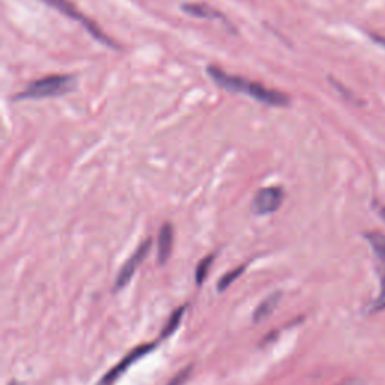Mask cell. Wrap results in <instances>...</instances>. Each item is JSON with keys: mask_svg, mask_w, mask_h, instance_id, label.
I'll return each instance as SVG.
<instances>
[{"mask_svg": "<svg viewBox=\"0 0 385 385\" xmlns=\"http://www.w3.org/2000/svg\"><path fill=\"white\" fill-rule=\"evenodd\" d=\"M244 268H246V267H240V268H236V270H233V271H229L228 274L223 275V278H221L220 283H218V289H220V290H224L226 288L231 286V285L236 280V278L243 274Z\"/></svg>", "mask_w": 385, "mask_h": 385, "instance_id": "4fadbf2b", "label": "cell"}, {"mask_svg": "<svg viewBox=\"0 0 385 385\" xmlns=\"http://www.w3.org/2000/svg\"><path fill=\"white\" fill-rule=\"evenodd\" d=\"M184 313H185V305H182V307H179L178 310H175L174 313H172V316H170V320H169L167 325L163 328V333H162L163 337H169V336H172V334L175 333L176 328H178L179 324H181V320H182Z\"/></svg>", "mask_w": 385, "mask_h": 385, "instance_id": "30bf717a", "label": "cell"}, {"mask_svg": "<svg viewBox=\"0 0 385 385\" xmlns=\"http://www.w3.org/2000/svg\"><path fill=\"white\" fill-rule=\"evenodd\" d=\"M283 202V190L280 187L263 189L253 199V211L258 216H268L280 208Z\"/></svg>", "mask_w": 385, "mask_h": 385, "instance_id": "277c9868", "label": "cell"}, {"mask_svg": "<svg viewBox=\"0 0 385 385\" xmlns=\"http://www.w3.org/2000/svg\"><path fill=\"white\" fill-rule=\"evenodd\" d=\"M184 9L187 11L189 14L196 16V17H206V19H216V17H218V14H217L216 11H212V9H209L208 6H204V5H201V6H199V5H189L187 6V5H185Z\"/></svg>", "mask_w": 385, "mask_h": 385, "instance_id": "8fae6325", "label": "cell"}, {"mask_svg": "<svg viewBox=\"0 0 385 385\" xmlns=\"http://www.w3.org/2000/svg\"><path fill=\"white\" fill-rule=\"evenodd\" d=\"M376 41H378V44L385 46V39H382V38H376Z\"/></svg>", "mask_w": 385, "mask_h": 385, "instance_id": "e0dca14e", "label": "cell"}, {"mask_svg": "<svg viewBox=\"0 0 385 385\" xmlns=\"http://www.w3.org/2000/svg\"><path fill=\"white\" fill-rule=\"evenodd\" d=\"M191 367H193V366H189L187 369L182 370L181 374H178V375H176L174 379H172V382H170L169 385H181V384H184V382H185V379H187V378H189V375H190Z\"/></svg>", "mask_w": 385, "mask_h": 385, "instance_id": "9a60e30c", "label": "cell"}, {"mask_svg": "<svg viewBox=\"0 0 385 385\" xmlns=\"http://www.w3.org/2000/svg\"><path fill=\"white\" fill-rule=\"evenodd\" d=\"M385 310V274L381 275V292L378 300L371 305V313H378Z\"/></svg>", "mask_w": 385, "mask_h": 385, "instance_id": "5bb4252c", "label": "cell"}, {"mask_svg": "<svg viewBox=\"0 0 385 385\" xmlns=\"http://www.w3.org/2000/svg\"><path fill=\"white\" fill-rule=\"evenodd\" d=\"M208 73H209L212 80L216 82V85H218L220 88H223L226 90L235 92V94L248 95L250 98H253L259 102L275 105V107H285V105L289 104L288 97L285 94H282V92L260 86L259 83L247 80V78L226 74L220 68H214V66L209 68Z\"/></svg>", "mask_w": 385, "mask_h": 385, "instance_id": "6da1fadb", "label": "cell"}, {"mask_svg": "<svg viewBox=\"0 0 385 385\" xmlns=\"http://www.w3.org/2000/svg\"><path fill=\"white\" fill-rule=\"evenodd\" d=\"M366 240L370 243L371 248H374L376 258L382 263H385V235L381 232H370L366 235Z\"/></svg>", "mask_w": 385, "mask_h": 385, "instance_id": "9c48e42d", "label": "cell"}, {"mask_svg": "<svg viewBox=\"0 0 385 385\" xmlns=\"http://www.w3.org/2000/svg\"><path fill=\"white\" fill-rule=\"evenodd\" d=\"M339 385H364V384L362 381H358V379H347V381L340 382Z\"/></svg>", "mask_w": 385, "mask_h": 385, "instance_id": "2e32d148", "label": "cell"}, {"mask_svg": "<svg viewBox=\"0 0 385 385\" xmlns=\"http://www.w3.org/2000/svg\"><path fill=\"white\" fill-rule=\"evenodd\" d=\"M149 248H151V240H146L144 243H142L139 246V248L135 251V255H132L125 262V265L121 268V271H119V274L116 277V289H122L130 283L132 275L136 274V270L139 268V265L142 263L144 256L148 255Z\"/></svg>", "mask_w": 385, "mask_h": 385, "instance_id": "5b68a950", "label": "cell"}, {"mask_svg": "<svg viewBox=\"0 0 385 385\" xmlns=\"http://www.w3.org/2000/svg\"><path fill=\"white\" fill-rule=\"evenodd\" d=\"M75 78L73 75H48L31 83L17 100H43L60 97L74 89Z\"/></svg>", "mask_w": 385, "mask_h": 385, "instance_id": "7a4b0ae2", "label": "cell"}, {"mask_svg": "<svg viewBox=\"0 0 385 385\" xmlns=\"http://www.w3.org/2000/svg\"><path fill=\"white\" fill-rule=\"evenodd\" d=\"M381 209H382V211H381V216L385 218V208H381Z\"/></svg>", "mask_w": 385, "mask_h": 385, "instance_id": "ac0fdd59", "label": "cell"}, {"mask_svg": "<svg viewBox=\"0 0 385 385\" xmlns=\"http://www.w3.org/2000/svg\"><path fill=\"white\" fill-rule=\"evenodd\" d=\"M43 2H46V4L50 5L51 8L58 9L59 12H62L63 16L70 17L71 20H75V21H78V23H82V26H85L86 31H88L89 33L94 35V38H97L98 41H101L102 44H105V46H112L110 39H109L107 36H105V35L97 28V24H94L92 21H89L85 16H82L80 12H78V11L68 2V0H43Z\"/></svg>", "mask_w": 385, "mask_h": 385, "instance_id": "3957f363", "label": "cell"}, {"mask_svg": "<svg viewBox=\"0 0 385 385\" xmlns=\"http://www.w3.org/2000/svg\"><path fill=\"white\" fill-rule=\"evenodd\" d=\"M280 297H282L280 292H277V294H273L271 297H268L263 302H260V305H259V307L255 312V321L256 322H260L262 320H265V317L270 316L275 310L278 301H280Z\"/></svg>", "mask_w": 385, "mask_h": 385, "instance_id": "ba28073f", "label": "cell"}, {"mask_svg": "<svg viewBox=\"0 0 385 385\" xmlns=\"http://www.w3.org/2000/svg\"><path fill=\"white\" fill-rule=\"evenodd\" d=\"M154 348H155V344L152 343V344H142V347L136 348L135 351H131L121 363L116 364L115 369L110 370L109 374L102 378V381L100 382V385H113L119 379V376L125 374V371L128 370V367L131 364H135L137 360H140L142 357H144L146 354L151 352Z\"/></svg>", "mask_w": 385, "mask_h": 385, "instance_id": "8992f818", "label": "cell"}, {"mask_svg": "<svg viewBox=\"0 0 385 385\" xmlns=\"http://www.w3.org/2000/svg\"><path fill=\"white\" fill-rule=\"evenodd\" d=\"M9 385H17V384H16V382H11V384H9Z\"/></svg>", "mask_w": 385, "mask_h": 385, "instance_id": "d6986e66", "label": "cell"}, {"mask_svg": "<svg viewBox=\"0 0 385 385\" xmlns=\"http://www.w3.org/2000/svg\"><path fill=\"white\" fill-rule=\"evenodd\" d=\"M172 246H174V228L167 223L162 228L160 235H158V262H167L172 253Z\"/></svg>", "mask_w": 385, "mask_h": 385, "instance_id": "52a82bcc", "label": "cell"}, {"mask_svg": "<svg viewBox=\"0 0 385 385\" xmlns=\"http://www.w3.org/2000/svg\"><path fill=\"white\" fill-rule=\"evenodd\" d=\"M212 260H214V256H206L201 260V263L197 265V270H196V283L201 286L204 283L205 278L208 277V271L211 268L212 265Z\"/></svg>", "mask_w": 385, "mask_h": 385, "instance_id": "7c38bea8", "label": "cell"}]
</instances>
